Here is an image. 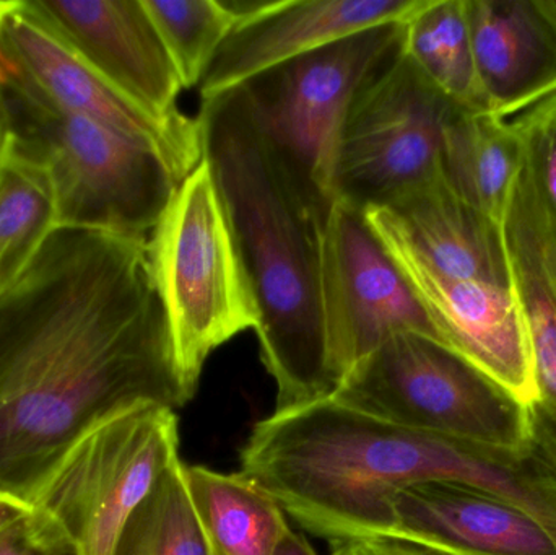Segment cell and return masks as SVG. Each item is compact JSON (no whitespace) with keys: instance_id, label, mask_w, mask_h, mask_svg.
<instances>
[{"instance_id":"19","label":"cell","mask_w":556,"mask_h":555,"mask_svg":"<svg viewBox=\"0 0 556 555\" xmlns=\"http://www.w3.org/2000/svg\"><path fill=\"white\" fill-rule=\"evenodd\" d=\"M185 478L215 555H273L291 530L276 499L243 471L186 465Z\"/></svg>"},{"instance_id":"24","label":"cell","mask_w":556,"mask_h":555,"mask_svg":"<svg viewBox=\"0 0 556 555\" xmlns=\"http://www.w3.org/2000/svg\"><path fill=\"white\" fill-rule=\"evenodd\" d=\"M535 192L556 222V93L513 121Z\"/></svg>"},{"instance_id":"30","label":"cell","mask_w":556,"mask_h":555,"mask_svg":"<svg viewBox=\"0 0 556 555\" xmlns=\"http://www.w3.org/2000/svg\"><path fill=\"white\" fill-rule=\"evenodd\" d=\"M542 5H544L545 12H547V15L551 16L552 22L556 26V0H542Z\"/></svg>"},{"instance_id":"5","label":"cell","mask_w":556,"mask_h":555,"mask_svg":"<svg viewBox=\"0 0 556 555\" xmlns=\"http://www.w3.org/2000/svg\"><path fill=\"white\" fill-rule=\"evenodd\" d=\"M332 396L428 436L513 450L532 445L529 407L450 349L408 332L363 358Z\"/></svg>"},{"instance_id":"14","label":"cell","mask_w":556,"mask_h":555,"mask_svg":"<svg viewBox=\"0 0 556 555\" xmlns=\"http://www.w3.org/2000/svg\"><path fill=\"white\" fill-rule=\"evenodd\" d=\"M516 299L531 341L535 396L532 443L556 459V222L522 162L503 218Z\"/></svg>"},{"instance_id":"27","label":"cell","mask_w":556,"mask_h":555,"mask_svg":"<svg viewBox=\"0 0 556 555\" xmlns=\"http://www.w3.org/2000/svg\"><path fill=\"white\" fill-rule=\"evenodd\" d=\"M273 555H317L311 546L309 541L296 531L290 530L285 534L281 543L278 544L276 553Z\"/></svg>"},{"instance_id":"2","label":"cell","mask_w":556,"mask_h":555,"mask_svg":"<svg viewBox=\"0 0 556 555\" xmlns=\"http://www.w3.org/2000/svg\"><path fill=\"white\" fill-rule=\"evenodd\" d=\"M202 159L211 166L256 300L261 361L276 409L336 391L324 328L320 261L327 198L266 136L243 88L202 100Z\"/></svg>"},{"instance_id":"15","label":"cell","mask_w":556,"mask_h":555,"mask_svg":"<svg viewBox=\"0 0 556 555\" xmlns=\"http://www.w3.org/2000/svg\"><path fill=\"white\" fill-rule=\"evenodd\" d=\"M391 537L446 555H556V534L538 518L479 489L425 482L391 501Z\"/></svg>"},{"instance_id":"9","label":"cell","mask_w":556,"mask_h":555,"mask_svg":"<svg viewBox=\"0 0 556 555\" xmlns=\"http://www.w3.org/2000/svg\"><path fill=\"white\" fill-rule=\"evenodd\" d=\"M320 289L336 390L355 365L394 336L408 332L444 345L363 211L342 199L330 205L324 227Z\"/></svg>"},{"instance_id":"8","label":"cell","mask_w":556,"mask_h":555,"mask_svg":"<svg viewBox=\"0 0 556 555\" xmlns=\"http://www.w3.org/2000/svg\"><path fill=\"white\" fill-rule=\"evenodd\" d=\"M402 39L404 23L372 26L241 85L261 129L327 198L337 199V150L350 106Z\"/></svg>"},{"instance_id":"26","label":"cell","mask_w":556,"mask_h":555,"mask_svg":"<svg viewBox=\"0 0 556 555\" xmlns=\"http://www.w3.org/2000/svg\"><path fill=\"white\" fill-rule=\"evenodd\" d=\"M330 555H446L399 537H350L329 541Z\"/></svg>"},{"instance_id":"21","label":"cell","mask_w":556,"mask_h":555,"mask_svg":"<svg viewBox=\"0 0 556 555\" xmlns=\"http://www.w3.org/2000/svg\"><path fill=\"white\" fill-rule=\"evenodd\" d=\"M59 228L45 166L7 143L0 160V292L9 289Z\"/></svg>"},{"instance_id":"16","label":"cell","mask_w":556,"mask_h":555,"mask_svg":"<svg viewBox=\"0 0 556 555\" xmlns=\"http://www.w3.org/2000/svg\"><path fill=\"white\" fill-rule=\"evenodd\" d=\"M489 113H525L556 93V26L542 0H466Z\"/></svg>"},{"instance_id":"3","label":"cell","mask_w":556,"mask_h":555,"mask_svg":"<svg viewBox=\"0 0 556 555\" xmlns=\"http://www.w3.org/2000/svg\"><path fill=\"white\" fill-rule=\"evenodd\" d=\"M0 113L12 149L48 172L59 228L149 238L179 186L162 156L54 106L2 54Z\"/></svg>"},{"instance_id":"17","label":"cell","mask_w":556,"mask_h":555,"mask_svg":"<svg viewBox=\"0 0 556 555\" xmlns=\"http://www.w3.org/2000/svg\"><path fill=\"white\" fill-rule=\"evenodd\" d=\"M382 209L412 253L433 273L515 287L503 225L464 202L443 173Z\"/></svg>"},{"instance_id":"22","label":"cell","mask_w":556,"mask_h":555,"mask_svg":"<svg viewBox=\"0 0 556 555\" xmlns=\"http://www.w3.org/2000/svg\"><path fill=\"white\" fill-rule=\"evenodd\" d=\"M181 459L134 510L113 555H215L195 517Z\"/></svg>"},{"instance_id":"4","label":"cell","mask_w":556,"mask_h":555,"mask_svg":"<svg viewBox=\"0 0 556 555\" xmlns=\"http://www.w3.org/2000/svg\"><path fill=\"white\" fill-rule=\"evenodd\" d=\"M149 257L176 364L194 396L208 357L260 325L256 300L204 159L176 188L149 235Z\"/></svg>"},{"instance_id":"7","label":"cell","mask_w":556,"mask_h":555,"mask_svg":"<svg viewBox=\"0 0 556 555\" xmlns=\"http://www.w3.org/2000/svg\"><path fill=\"white\" fill-rule=\"evenodd\" d=\"M178 459L176 411L140 404L77 442L33 507L55 518L81 555H113L130 515Z\"/></svg>"},{"instance_id":"20","label":"cell","mask_w":556,"mask_h":555,"mask_svg":"<svg viewBox=\"0 0 556 555\" xmlns=\"http://www.w3.org/2000/svg\"><path fill=\"white\" fill-rule=\"evenodd\" d=\"M402 51L451 103L460 110L486 111L466 0H427L404 23Z\"/></svg>"},{"instance_id":"12","label":"cell","mask_w":556,"mask_h":555,"mask_svg":"<svg viewBox=\"0 0 556 555\" xmlns=\"http://www.w3.org/2000/svg\"><path fill=\"white\" fill-rule=\"evenodd\" d=\"M427 0H231L238 25L199 93L217 97L278 64L386 23H405Z\"/></svg>"},{"instance_id":"29","label":"cell","mask_w":556,"mask_h":555,"mask_svg":"<svg viewBox=\"0 0 556 555\" xmlns=\"http://www.w3.org/2000/svg\"><path fill=\"white\" fill-rule=\"evenodd\" d=\"M7 143H9V134H7L5 123H3L2 113H0V160L5 152Z\"/></svg>"},{"instance_id":"13","label":"cell","mask_w":556,"mask_h":555,"mask_svg":"<svg viewBox=\"0 0 556 555\" xmlns=\"http://www.w3.org/2000/svg\"><path fill=\"white\" fill-rule=\"evenodd\" d=\"M111 87L160 119L179 116L175 62L143 0H26Z\"/></svg>"},{"instance_id":"28","label":"cell","mask_w":556,"mask_h":555,"mask_svg":"<svg viewBox=\"0 0 556 555\" xmlns=\"http://www.w3.org/2000/svg\"><path fill=\"white\" fill-rule=\"evenodd\" d=\"M31 510L33 507H29V505L0 495V531L5 530L9 525L15 524L16 520L25 517Z\"/></svg>"},{"instance_id":"1","label":"cell","mask_w":556,"mask_h":555,"mask_svg":"<svg viewBox=\"0 0 556 555\" xmlns=\"http://www.w3.org/2000/svg\"><path fill=\"white\" fill-rule=\"evenodd\" d=\"M153 282L149 238L58 228L0 292V495L35 505L111 417L192 400Z\"/></svg>"},{"instance_id":"23","label":"cell","mask_w":556,"mask_h":555,"mask_svg":"<svg viewBox=\"0 0 556 555\" xmlns=\"http://www.w3.org/2000/svg\"><path fill=\"white\" fill-rule=\"evenodd\" d=\"M181 78L182 88L199 87L238 16L227 0H143Z\"/></svg>"},{"instance_id":"10","label":"cell","mask_w":556,"mask_h":555,"mask_svg":"<svg viewBox=\"0 0 556 555\" xmlns=\"http://www.w3.org/2000/svg\"><path fill=\"white\" fill-rule=\"evenodd\" d=\"M0 54L54 106L98 121L165 160L179 185L202 160L198 119H160L111 87L26 2H0Z\"/></svg>"},{"instance_id":"25","label":"cell","mask_w":556,"mask_h":555,"mask_svg":"<svg viewBox=\"0 0 556 555\" xmlns=\"http://www.w3.org/2000/svg\"><path fill=\"white\" fill-rule=\"evenodd\" d=\"M0 555H81V551L55 518L33 507L0 531Z\"/></svg>"},{"instance_id":"18","label":"cell","mask_w":556,"mask_h":555,"mask_svg":"<svg viewBox=\"0 0 556 555\" xmlns=\"http://www.w3.org/2000/svg\"><path fill=\"white\" fill-rule=\"evenodd\" d=\"M521 166L522 143L513 123L486 111H454L444 130L441 173L464 202L503 225Z\"/></svg>"},{"instance_id":"6","label":"cell","mask_w":556,"mask_h":555,"mask_svg":"<svg viewBox=\"0 0 556 555\" xmlns=\"http://www.w3.org/2000/svg\"><path fill=\"white\" fill-rule=\"evenodd\" d=\"M456 110L401 49L350 106L337 150L336 198L359 211L386 207L438 178L444 130Z\"/></svg>"},{"instance_id":"11","label":"cell","mask_w":556,"mask_h":555,"mask_svg":"<svg viewBox=\"0 0 556 555\" xmlns=\"http://www.w3.org/2000/svg\"><path fill=\"white\" fill-rule=\"evenodd\" d=\"M363 215L444 345L531 407L538 396L534 365L515 287L440 276L412 253L384 209L366 207Z\"/></svg>"}]
</instances>
